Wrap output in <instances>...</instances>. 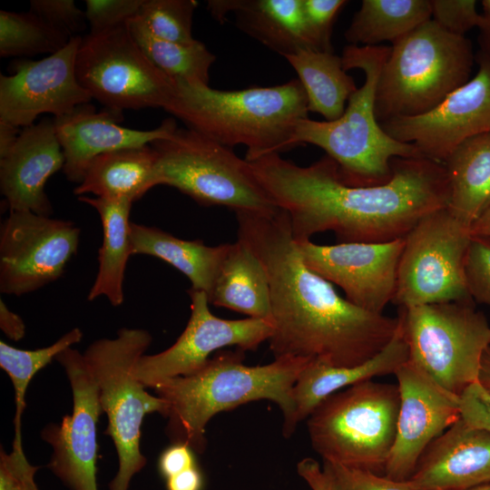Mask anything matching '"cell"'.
Returning <instances> with one entry per match:
<instances>
[{"label": "cell", "mask_w": 490, "mask_h": 490, "mask_svg": "<svg viewBox=\"0 0 490 490\" xmlns=\"http://www.w3.org/2000/svg\"><path fill=\"white\" fill-rule=\"evenodd\" d=\"M249 163L275 206L288 214L296 241L325 231L334 232L338 243L404 238L449 201L444 164L425 157L393 159L390 180L368 187L344 183L326 154L309 166L279 153Z\"/></svg>", "instance_id": "1"}, {"label": "cell", "mask_w": 490, "mask_h": 490, "mask_svg": "<svg viewBox=\"0 0 490 490\" xmlns=\"http://www.w3.org/2000/svg\"><path fill=\"white\" fill-rule=\"evenodd\" d=\"M238 239L262 262L269 278L274 358L302 357L334 367H354L393 338L398 316L365 310L340 297L305 263L288 214L236 212Z\"/></svg>", "instance_id": "2"}, {"label": "cell", "mask_w": 490, "mask_h": 490, "mask_svg": "<svg viewBox=\"0 0 490 490\" xmlns=\"http://www.w3.org/2000/svg\"><path fill=\"white\" fill-rule=\"evenodd\" d=\"M244 351L223 350L210 358L196 372L165 379L153 388L165 400L167 434L202 453L207 445L206 426L220 412L268 399L282 411L283 435L297 427L292 389L299 374L314 358L281 357L263 366H247Z\"/></svg>", "instance_id": "3"}, {"label": "cell", "mask_w": 490, "mask_h": 490, "mask_svg": "<svg viewBox=\"0 0 490 490\" xmlns=\"http://www.w3.org/2000/svg\"><path fill=\"white\" fill-rule=\"evenodd\" d=\"M165 111L224 146H246L248 162L295 148L296 127L309 118L299 79L234 91L175 80L174 95Z\"/></svg>", "instance_id": "4"}, {"label": "cell", "mask_w": 490, "mask_h": 490, "mask_svg": "<svg viewBox=\"0 0 490 490\" xmlns=\"http://www.w3.org/2000/svg\"><path fill=\"white\" fill-rule=\"evenodd\" d=\"M390 46L348 44L341 55L346 71L364 72L363 85L349 97L343 114L335 121L301 120L295 130V147L309 143L321 148L338 165L342 181L368 187L387 182L395 158L423 157L414 144L390 137L375 114V93Z\"/></svg>", "instance_id": "5"}, {"label": "cell", "mask_w": 490, "mask_h": 490, "mask_svg": "<svg viewBox=\"0 0 490 490\" xmlns=\"http://www.w3.org/2000/svg\"><path fill=\"white\" fill-rule=\"evenodd\" d=\"M475 61L471 40L429 19L390 46L375 93L381 124L424 114L466 84Z\"/></svg>", "instance_id": "6"}, {"label": "cell", "mask_w": 490, "mask_h": 490, "mask_svg": "<svg viewBox=\"0 0 490 490\" xmlns=\"http://www.w3.org/2000/svg\"><path fill=\"white\" fill-rule=\"evenodd\" d=\"M400 406L397 384L367 380L323 400L307 418L323 462L385 475Z\"/></svg>", "instance_id": "7"}, {"label": "cell", "mask_w": 490, "mask_h": 490, "mask_svg": "<svg viewBox=\"0 0 490 490\" xmlns=\"http://www.w3.org/2000/svg\"><path fill=\"white\" fill-rule=\"evenodd\" d=\"M152 339L147 330L123 328L114 338L93 341L83 353L98 387L103 412L108 417L104 434L113 439L118 456V471L109 490H128L133 475L146 465L140 450L144 416L154 412L163 416L167 414V402L145 391L133 374Z\"/></svg>", "instance_id": "8"}, {"label": "cell", "mask_w": 490, "mask_h": 490, "mask_svg": "<svg viewBox=\"0 0 490 490\" xmlns=\"http://www.w3.org/2000/svg\"><path fill=\"white\" fill-rule=\"evenodd\" d=\"M158 155V184L173 187L203 206L220 205L235 212L278 209L260 185L249 162L190 128L150 144Z\"/></svg>", "instance_id": "9"}, {"label": "cell", "mask_w": 490, "mask_h": 490, "mask_svg": "<svg viewBox=\"0 0 490 490\" xmlns=\"http://www.w3.org/2000/svg\"><path fill=\"white\" fill-rule=\"evenodd\" d=\"M408 359L446 391L460 396L476 382L490 326L474 300L400 308Z\"/></svg>", "instance_id": "10"}, {"label": "cell", "mask_w": 490, "mask_h": 490, "mask_svg": "<svg viewBox=\"0 0 490 490\" xmlns=\"http://www.w3.org/2000/svg\"><path fill=\"white\" fill-rule=\"evenodd\" d=\"M470 239V227L447 207L423 217L405 236L393 303L412 308L471 300L465 275Z\"/></svg>", "instance_id": "11"}, {"label": "cell", "mask_w": 490, "mask_h": 490, "mask_svg": "<svg viewBox=\"0 0 490 490\" xmlns=\"http://www.w3.org/2000/svg\"><path fill=\"white\" fill-rule=\"evenodd\" d=\"M75 72L92 98L121 113L148 107L165 110L175 92V80L148 59L127 24L83 36Z\"/></svg>", "instance_id": "12"}, {"label": "cell", "mask_w": 490, "mask_h": 490, "mask_svg": "<svg viewBox=\"0 0 490 490\" xmlns=\"http://www.w3.org/2000/svg\"><path fill=\"white\" fill-rule=\"evenodd\" d=\"M80 229L70 220L9 211L0 228V291L22 296L58 279L76 254Z\"/></svg>", "instance_id": "13"}, {"label": "cell", "mask_w": 490, "mask_h": 490, "mask_svg": "<svg viewBox=\"0 0 490 490\" xmlns=\"http://www.w3.org/2000/svg\"><path fill=\"white\" fill-rule=\"evenodd\" d=\"M187 292L191 316L181 336L167 349L143 355L136 363L134 377L145 387L153 388L165 379L196 372L206 364L210 355L226 347L254 351L272 334L273 327L266 320L218 318L211 312L205 292L191 288Z\"/></svg>", "instance_id": "14"}, {"label": "cell", "mask_w": 490, "mask_h": 490, "mask_svg": "<svg viewBox=\"0 0 490 490\" xmlns=\"http://www.w3.org/2000/svg\"><path fill=\"white\" fill-rule=\"evenodd\" d=\"M55 359L64 367L73 391V412L50 424L42 438L53 448L47 467L71 490H98L97 424L103 413L96 382L83 354L68 348Z\"/></svg>", "instance_id": "15"}, {"label": "cell", "mask_w": 490, "mask_h": 490, "mask_svg": "<svg viewBox=\"0 0 490 490\" xmlns=\"http://www.w3.org/2000/svg\"><path fill=\"white\" fill-rule=\"evenodd\" d=\"M429 112L381 123L393 139L414 144L423 157L443 163L464 142L490 132V64Z\"/></svg>", "instance_id": "16"}, {"label": "cell", "mask_w": 490, "mask_h": 490, "mask_svg": "<svg viewBox=\"0 0 490 490\" xmlns=\"http://www.w3.org/2000/svg\"><path fill=\"white\" fill-rule=\"evenodd\" d=\"M82 39L73 37L63 49L38 61H15L12 74L0 75V122L24 128L42 113L62 116L93 99L76 77Z\"/></svg>", "instance_id": "17"}, {"label": "cell", "mask_w": 490, "mask_h": 490, "mask_svg": "<svg viewBox=\"0 0 490 490\" xmlns=\"http://www.w3.org/2000/svg\"><path fill=\"white\" fill-rule=\"evenodd\" d=\"M307 266L342 289L352 304L383 314L393 302L405 237L386 242L319 245L297 241Z\"/></svg>", "instance_id": "18"}, {"label": "cell", "mask_w": 490, "mask_h": 490, "mask_svg": "<svg viewBox=\"0 0 490 490\" xmlns=\"http://www.w3.org/2000/svg\"><path fill=\"white\" fill-rule=\"evenodd\" d=\"M400 393L397 433L385 475L412 476L426 448L460 417L459 396L429 377L409 359L395 373Z\"/></svg>", "instance_id": "19"}, {"label": "cell", "mask_w": 490, "mask_h": 490, "mask_svg": "<svg viewBox=\"0 0 490 490\" xmlns=\"http://www.w3.org/2000/svg\"><path fill=\"white\" fill-rule=\"evenodd\" d=\"M122 119L121 112L108 108L96 112L89 103L53 118L65 160L63 171L68 181L81 183L92 161L101 154L145 146L170 137L177 129L172 118L148 131L121 126Z\"/></svg>", "instance_id": "20"}, {"label": "cell", "mask_w": 490, "mask_h": 490, "mask_svg": "<svg viewBox=\"0 0 490 490\" xmlns=\"http://www.w3.org/2000/svg\"><path fill=\"white\" fill-rule=\"evenodd\" d=\"M64 162L53 119L24 127L14 146L0 156V189L9 211L50 216L53 208L44 185Z\"/></svg>", "instance_id": "21"}, {"label": "cell", "mask_w": 490, "mask_h": 490, "mask_svg": "<svg viewBox=\"0 0 490 490\" xmlns=\"http://www.w3.org/2000/svg\"><path fill=\"white\" fill-rule=\"evenodd\" d=\"M408 480L419 490H466L490 484V431L460 417L426 448Z\"/></svg>", "instance_id": "22"}, {"label": "cell", "mask_w": 490, "mask_h": 490, "mask_svg": "<svg viewBox=\"0 0 490 490\" xmlns=\"http://www.w3.org/2000/svg\"><path fill=\"white\" fill-rule=\"evenodd\" d=\"M207 6L220 23L233 14L240 30L283 57L300 49L317 50L302 0H209Z\"/></svg>", "instance_id": "23"}, {"label": "cell", "mask_w": 490, "mask_h": 490, "mask_svg": "<svg viewBox=\"0 0 490 490\" xmlns=\"http://www.w3.org/2000/svg\"><path fill=\"white\" fill-rule=\"evenodd\" d=\"M399 318V317H398ZM409 358L401 320L390 342L375 357L354 367H334L311 359L296 380L292 396L297 425L329 396L375 377L394 374Z\"/></svg>", "instance_id": "24"}, {"label": "cell", "mask_w": 490, "mask_h": 490, "mask_svg": "<svg viewBox=\"0 0 490 490\" xmlns=\"http://www.w3.org/2000/svg\"><path fill=\"white\" fill-rule=\"evenodd\" d=\"M158 185V155L148 144L95 157L74 193L132 203Z\"/></svg>", "instance_id": "25"}, {"label": "cell", "mask_w": 490, "mask_h": 490, "mask_svg": "<svg viewBox=\"0 0 490 490\" xmlns=\"http://www.w3.org/2000/svg\"><path fill=\"white\" fill-rule=\"evenodd\" d=\"M208 300L213 306L272 325L268 274L258 256L242 240L230 243Z\"/></svg>", "instance_id": "26"}, {"label": "cell", "mask_w": 490, "mask_h": 490, "mask_svg": "<svg viewBox=\"0 0 490 490\" xmlns=\"http://www.w3.org/2000/svg\"><path fill=\"white\" fill-rule=\"evenodd\" d=\"M132 253L156 257L185 275L191 289L210 296L230 243L207 246L186 240L159 228L131 222Z\"/></svg>", "instance_id": "27"}, {"label": "cell", "mask_w": 490, "mask_h": 490, "mask_svg": "<svg viewBox=\"0 0 490 490\" xmlns=\"http://www.w3.org/2000/svg\"><path fill=\"white\" fill-rule=\"evenodd\" d=\"M78 201L93 207L103 226V243L98 252V271L88 293V300L106 297L113 306L123 302V279L132 253V202L100 197L79 196Z\"/></svg>", "instance_id": "28"}, {"label": "cell", "mask_w": 490, "mask_h": 490, "mask_svg": "<svg viewBox=\"0 0 490 490\" xmlns=\"http://www.w3.org/2000/svg\"><path fill=\"white\" fill-rule=\"evenodd\" d=\"M447 209L471 228L490 204V132L460 144L444 162Z\"/></svg>", "instance_id": "29"}, {"label": "cell", "mask_w": 490, "mask_h": 490, "mask_svg": "<svg viewBox=\"0 0 490 490\" xmlns=\"http://www.w3.org/2000/svg\"><path fill=\"white\" fill-rule=\"evenodd\" d=\"M285 59L303 86L309 113H318L325 121L338 119L349 97L358 88L344 69L341 56L332 52L306 48Z\"/></svg>", "instance_id": "30"}, {"label": "cell", "mask_w": 490, "mask_h": 490, "mask_svg": "<svg viewBox=\"0 0 490 490\" xmlns=\"http://www.w3.org/2000/svg\"><path fill=\"white\" fill-rule=\"evenodd\" d=\"M429 19L430 0H363L344 36L352 45L393 44Z\"/></svg>", "instance_id": "31"}, {"label": "cell", "mask_w": 490, "mask_h": 490, "mask_svg": "<svg viewBox=\"0 0 490 490\" xmlns=\"http://www.w3.org/2000/svg\"><path fill=\"white\" fill-rule=\"evenodd\" d=\"M130 32L148 59L173 80L209 85L210 69L216 56L203 43H178L162 39L138 17L128 23Z\"/></svg>", "instance_id": "32"}, {"label": "cell", "mask_w": 490, "mask_h": 490, "mask_svg": "<svg viewBox=\"0 0 490 490\" xmlns=\"http://www.w3.org/2000/svg\"><path fill=\"white\" fill-rule=\"evenodd\" d=\"M71 38L56 31L31 11H0V55L33 56L53 54Z\"/></svg>", "instance_id": "33"}, {"label": "cell", "mask_w": 490, "mask_h": 490, "mask_svg": "<svg viewBox=\"0 0 490 490\" xmlns=\"http://www.w3.org/2000/svg\"><path fill=\"white\" fill-rule=\"evenodd\" d=\"M83 332L74 328L54 344L34 350L15 348L0 341V367L8 374L15 388V432L21 433V416L25 408V393L33 377L62 351L81 341Z\"/></svg>", "instance_id": "34"}, {"label": "cell", "mask_w": 490, "mask_h": 490, "mask_svg": "<svg viewBox=\"0 0 490 490\" xmlns=\"http://www.w3.org/2000/svg\"><path fill=\"white\" fill-rule=\"evenodd\" d=\"M195 0H143L138 17L154 35L168 41L191 43Z\"/></svg>", "instance_id": "35"}, {"label": "cell", "mask_w": 490, "mask_h": 490, "mask_svg": "<svg viewBox=\"0 0 490 490\" xmlns=\"http://www.w3.org/2000/svg\"><path fill=\"white\" fill-rule=\"evenodd\" d=\"M334 490H419L410 480H395L369 470L323 462Z\"/></svg>", "instance_id": "36"}, {"label": "cell", "mask_w": 490, "mask_h": 490, "mask_svg": "<svg viewBox=\"0 0 490 490\" xmlns=\"http://www.w3.org/2000/svg\"><path fill=\"white\" fill-rule=\"evenodd\" d=\"M465 275L472 299L490 307V237L471 236Z\"/></svg>", "instance_id": "37"}, {"label": "cell", "mask_w": 490, "mask_h": 490, "mask_svg": "<svg viewBox=\"0 0 490 490\" xmlns=\"http://www.w3.org/2000/svg\"><path fill=\"white\" fill-rule=\"evenodd\" d=\"M29 11L69 38L81 36L88 24L85 11L73 0H32Z\"/></svg>", "instance_id": "38"}, {"label": "cell", "mask_w": 490, "mask_h": 490, "mask_svg": "<svg viewBox=\"0 0 490 490\" xmlns=\"http://www.w3.org/2000/svg\"><path fill=\"white\" fill-rule=\"evenodd\" d=\"M430 3L431 19L451 34L466 35L484 22L475 0H430Z\"/></svg>", "instance_id": "39"}, {"label": "cell", "mask_w": 490, "mask_h": 490, "mask_svg": "<svg viewBox=\"0 0 490 490\" xmlns=\"http://www.w3.org/2000/svg\"><path fill=\"white\" fill-rule=\"evenodd\" d=\"M348 3L345 0H302L305 21L317 50L332 52L333 24Z\"/></svg>", "instance_id": "40"}, {"label": "cell", "mask_w": 490, "mask_h": 490, "mask_svg": "<svg viewBox=\"0 0 490 490\" xmlns=\"http://www.w3.org/2000/svg\"><path fill=\"white\" fill-rule=\"evenodd\" d=\"M143 0H86L89 34H97L127 24L136 17Z\"/></svg>", "instance_id": "41"}, {"label": "cell", "mask_w": 490, "mask_h": 490, "mask_svg": "<svg viewBox=\"0 0 490 490\" xmlns=\"http://www.w3.org/2000/svg\"><path fill=\"white\" fill-rule=\"evenodd\" d=\"M461 418L469 426L490 431V395L478 381L459 396Z\"/></svg>", "instance_id": "42"}, {"label": "cell", "mask_w": 490, "mask_h": 490, "mask_svg": "<svg viewBox=\"0 0 490 490\" xmlns=\"http://www.w3.org/2000/svg\"><path fill=\"white\" fill-rule=\"evenodd\" d=\"M0 458L5 461L15 475V490H38L34 475L40 467L34 466L28 462L23 450L21 433L15 435L12 452L6 454L1 450Z\"/></svg>", "instance_id": "43"}, {"label": "cell", "mask_w": 490, "mask_h": 490, "mask_svg": "<svg viewBox=\"0 0 490 490\" xmlns=\"http://www.w3.org/2000/svg\"><path fill=\"white\" fill-rule=\"evenodd\" d=\"M193 466H196L194 450L184 443L167 447L158 462L159 471L165 479Z\"/></svg>", "instance_id": "44"}, {"label": "cell", "mask_w": 490, "mask_h": 490, "mask_svg": "<svg viewBox=\"0 0 490 490\" xmlns=\"http://www.w3.org/2000/svg\"><path fill=\"white\" fill-rule=\"evenodd\" d=\"M297 472L311 490H334L331 480L318 461L305 457L297 465Z\"/></svg>", "instance_id": "45"}, {"label": "cell", "mask_w": 490, "mask_h": 490, "mask_svg": "<svg viewBox=\"0 0 490 490\" xmlns=\"http://www.w3.org/2000/svg\"><path fill=\"white\" fill-rule=\"evenodd\" d=\"M0 328L10 339L18 341L25 334L23 319L8 309L3 299L0 300Z\"/></svg>", "instance_id": "46"}, {"label": "cell", "mask_w": 490, "mask_h": 490, "mask_svg": "<svg viewBox=\"0 0 490 490\" xmlns=\"http://www.w3.org/2000/svg\"><path fill=\"white\" fill-rule=\"evenodd\" d=\"M203 477L197 466L166 479L167 490H201Z\"/></svg>", "instance_id": "47"}, {"label": "cell", "mask_w": 490, "mask_h": 490, "mask_svg": "<svg viewBox=\"0 0 490 490\" xmlns=\"http://www.w3.org/2000/svg\"><path fill=\"white\" fill-rule=\"evenodd\" d=\"M19 134L18 127L0 122V156L14 146Z\"/></svg>", "instance_id": "48"}, {"label": "cell", "mask_w": 490, "mask_h": 490, "mask_svg": "<svg viewBox=\"0 0 490 490\" xmlns=\"http://www.w3.org/2000/svg\"><path fill=\"white\" fill-rule=\"evenodd\" d=\"M478 30L477 43L479 50L476 55L485 59L490 64V22L484 17V22Z\"/></svg>", "instance_id": "49"}, {"label": "cell", "mask_w": 490, "mask_h": 490, "mask_svg": "<svg viewBox=\"0 0 490 490\" xmlns=\"http://www.w3.org/2000/svg\"><path fill=\"white\" fill-rule=\"evenodd\" d=\"M471 236L490 237V204L470 228Z\"/></svg>", "instance_id": "50"}, {"label": "cell", "mask_w": 490, "mask_h": 490, "mask_svg": "<svg viewBox=\"0 0 490 490\" xmlns=\"http://www.w3.org/2000/svg\"><path fill=\"white\" fill-rule=\"evenodd\" d=\"M477 381L490 395V346L483 353Z\"/></svg>", "instance_id": "51"}, {"label": "cell", "mask_w": 490, "mask_h": 490, "mask_svg": "<svg viewBox=\"0 0 490 490\" xmlns=\"http://www.w3.org/2000/svg\"><path fill=\"white\" fill-rule=\"evenodd\" d=\"M16 480L14 473L5 463L0 458V490H15Z\"/></svg>", "instance_id": "52"}, {"label": "cell", "mask_w": 490, "mask_h": 490, "mask_svg": "<svg viewBox=\"0 0 490 490\" xmlns=\"http://www.w3.org/2000/svg\"><path fill=\"white\" fill-rule=\"evenodd\" d=\"M481 5L483 9L482 15L490 22V0L481 1Z\"/></svg>", "instance_id": "53"}, {"label": "cell", "mask_w": 490, "mask_h": 490, "mask_svg": "<svg viewBox=\"0 0 490 490\" xmlns=\"http://www.w3.org/2000/svg\"><path fill=\"white\" fill-rule=\"evenodd\" d=\"M466 490H490V484H485Z\"/></svg>", "instance_id": "54"}]
</instances>
